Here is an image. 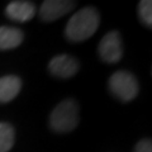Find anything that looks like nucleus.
I'll return each instance as SVG.
<instances>
[{
	"instance_id": "f257e3e1",
	"label": "nucleus",
	"mask_w": 152,
	"mask_h": 152,
	"mask_svg": "<svg viewBox=\"0 0 152 152\" xmlns=\"http://www.w3.org/2000/svg\"><path fill=\"white\" fill-rule=\"evenodd\" d=\"M99 13L91 7L83 8L70 18L66 26L65 34L72 42H83L89 39L99 27Z\"/></svg>"
},
{
	"instance_id": "f03ea898",
	"label": "nucleus",
	"mask_w": 152,
	"mask_h": 152,
	"mask_svg": "<svg viewBox=\"0 0 152 152\" xmlns=\"http://www.w3.org/2000/svg\"><path fill=\"white\" fill-rule=\"evenodd\" d=\"M79 123V105L72 99H66L57 105L50 117V126L55 132L65 133L76 128Z\"/></svg>"
},
{
	"instance_id": "7ed1b4c3",
	"label": "nucleus",
	"mask_w": 152,
	"mask_h": 152,
	"mask_svg": "<svg viewBox=\"0 0 152 152\" xmlns=\"http://www.w3.org/2000/svg\"><path fill=\"white\" fill-rule=\"evenodd\" d=\"M109 89L114 96L123 102H129L138 94L137 79L128 71H117L109 79Z\"/></svg>"
},
{
	"instance_id": "20e7f679",
	"label": "nucleus",
	"mask_w": 152,
	"mask_h": 152,
	"mask_svg": "<svg viewBox=\"0 0 152 152\" xmlns=\"http://www.w3.org/2000/svg\"><path fill=\"white\" fill-rule=\"evenodd\" d=\"M99 55L102 60L109 64L118 62L123 56V45L121 34L117 31L107 33L99 43Z\"/></svg>"
},
{
	"instance_id": "39448f33",
	"label": "nucleus",
	"mask_w": 152,
	"mask_h": 152,
	"mask_svg": "<svg viewBox=\"0 0 152 152\" xmlns=\"http://www.w3.org/2000/svg\"><path fill=\"white\" fill-rule=\"evenodd\" d=\"M50 71L53 76L61 79H69L79 70V62L70 55H58L50 62Z\"/></svg>"
},
{
	"instance_id": "423d86ee",
	"label": "nucleus",
	"mask_w": 152,
	"mask_h": 152,
	"mask_svg": "<svg viewBox=\"0 0 152 152\" xmlns=\"http://www.w3.org/2000/svg\"><path fill=\"white\" fill-rule=\"evenodd\" d=\"M75 8V1H65V0H47L43 1L39 9V15L46 22L56 20L65 14H67Z\"/></svg>"
},
{
	"instance_id": "0eeeda50",
	"label": "nucleus",
	"mask_w": 152,
	"mask_h": 152,
	"mask_svg": "<svg viewBox=\"0 0 152 152\" xmlns=\"http://www.w3.org/2000/svg\"><path fill=\"white\" fill-rule=\"evenodd\" d=\"M8 18L15 22H27L36 14V8L29 1H12L5 9Z\"/></svg>"
},
{
	"instance_id": "6e6552de",
	"label": "nucleus",
	"mask_w": 152,
	"mask_h": 152,
	"mask_svg": "<svg viewBox=\"0 0 152 152\" xmlns=\"http://www.w3.org/2000/svg\"><path fill=\"white\" fill-rule=\"evenodd\" d=\"M22 89V80L18 76L8 75L0 77V103L13 100Z\"/></svg>"
},
{
	"instance_id": "1a4fd4ad",
	"label": "nucleus",
	"mask_w": 152,
	"mask_h": 152,
	"mask_svg": "<svg viewBox=\"0 0 152 152\" xmlns=\"http://www.w3.org/2000/svg\"><path fill=\"white\" fill-rule=\"evenodd\" d=\"M23 42V32L18 28L0 27V50H13Z\"/></svg>"
},
{
	"instance_id": "9d476101",
	"label": "nucleus",
	"mask_w": 152,
	"mask_h": 152,
	"mask_svg": "<svg viewBox=\"0 0 152 152\" xmlns=\"http://www.w3.org/2000/svg\"><path fill=\"white\" fill-rule=\"evenodd\" d=\"M15 133L10 124L0 123V152H8L14 145Z\"/></svg>"
},
{
	"instance_id": "9b49d317",
	"label": "nucleus",
	"mask_w": 152,
	"mask_h": 152,
	"mask_svg": "<svg viewBox=\"0 0 152 152\" xmlns=\"http://www.w3.org/2000/svg\"><path fill=\"white\" fill-rule=\"evenodd\" d=\"M138 15L145 24L151 28L152 24V1L150 0H142L138 5Z\"/></svg>"
},
{
	"instance_id": "f8f14e48",
	"label": "nucleus",
	"mask_w": 152,
	"mask_h": 152,
	"mask_svg": "<svg viewBox=\"0 0 152 152\" xmlns=\"http://www.w3.org/2000/svg\"><path fill=\"white\" fill-rule=\"evenodd\" d=\"M134 152H152L151 140H141L134 147Z\"/></svg>"
}]
</instances>
